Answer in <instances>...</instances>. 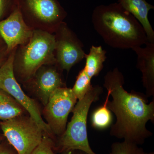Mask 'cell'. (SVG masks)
<instances>
[{
  "instance_id": "6da1fadb",
  "label": "cell",
  "mask_w": 154,
  "mask_h": 154,
  "mask_svg": "<svg viewBox=\"0 0 154 154\" xmlns=\"http://www.w3.org/2000/svg\"><path fill=\"white\" fill-rule=\"evenodd\" d=\"M124 77L117 68L107 72L103 85L110 93L107 108L116 117L111 126L110 135L138 145L143 144L152 133L146 127L148 122L154 121V100L148 103L146 96L123 88Z\"/></svg>"
},
{
  "instance_id": "7a4b0ae2",
  "label": "cell",
  "mask_w": 154,
  "mask_h": 154,
  "mask_svg": "<svg viewBox=\"0 0 154 154\" xmlns=\"http://www.w3.org/2000/svg\"><path fill=\"white\" fill-rule=\"evenodd\" d=\"M91 19L96 32L113 48L132 49L148 42L140 23L118 2L97 6Z\"/></svg>"
},
{
  "instance_id": "3957f363",
  "label": "cell",
  "mask_w": 154,
  "mask_h": 154,
  "mask_svg": "<svg viewBox=\"0 0 154 154\" xmlns=\"http://www.w3.org/2000/svg\"><path fill=\"white\" fill-rule=\"evenodd\" d=\"M54 49V34L33 30L28 43L18 46L15 51L14 73L19 83L28 82L42 66L56 64Z\"/></svg>"
},
{
  "instance_id": "277c9868",
  "label": "cell",
  "mask_w": 154,
  "mask_h": 154,
  "mask_svg": "<svg viewBox=\"0 0 154 154\" xmlns=\"http://www.w3.org/2000/svg\"><path fill=\"white\" fill-rule=\"evenodd\" d=\"M103 88L99 85L92 86L82 99L78 100L73 110L71 121L64 132L54 141V149L59 152L72 150H80L88 154H96L91 149L88 141L87 118L93 102L99 99Z\"/></svg>"
},
{
  "instance_id": "5b68a950",
  "label": "cell",
  "mask_w": 154,
  "mask_h": 154,
  "mask_svg": "<svg viewBox=\"0 0 154 154\" xmlns=\"http://www.w3.org/2000/svg\"><path fill=\"white\" fill-rule=\"evenodd\" d=\"M18 7L30 28L52 34L67 15L58 0H19Z\"/></svg>"
},
{
  "instance_id": "8992f818",
  "label": "cell",
  "mask_w": 154,
  "mask_h": 154,
  "mask_svg": "<svg viewBox=\"0 0 154 154\" xmlns=\"http://www.w3.org/2000/svg\"><path fill=\"white\" fill-rule=\"evenodd\" d=\"M0 127L18 154H31L45 135L32 117L25 114L1 122Z\"/></svg>"
},
{
  "instance_id": "52a82bcc",
  "label": "cell",
  "mask_w": 154,
  "mask_h": 154,
  "mask_svg": "<svg viewBox=\"0 0 154 154\" xmlns=\"http://www.w3.org/2000/svg\"><path fill=\"white\" fill-rule=\"evenodd\" d=\"M17 48L11 51L5 61L0 66V89L17 100L29 113L30 117L37 122L45 134L53 139L54 136L49 127L42 119L38 104L35 100L25 94L15 77L14 60Z\"/></svg>"
},
{
  "instance_id": "ba28073f",
  "label": "cell",
  "mask_w": 154,
  "mask_h": 154,
  "mask_svg": "<svg viewBox=\"0 0 154 154\" xmlns=\"http://www.w3.org/2000/svg\"><path fill=\"white\" fill-rule=\"evenodd\" d=\"M77 102L72 88L66 87L58 88L50 97L44 106L43 115L54 137L64 132L69 115Z\"/></svg>"
},
{
  "instance_id": "9c48e42d",
  "label": "cell",
  "mask_w": 154,
  "mask_h": 154,
  "mask_svg": "<svg viewBox=\"0 0 154 154\" xmlns=\"http://www.w3.org/2000/svg\"><path fill=\"white\" fill-rule=\"evenodd\" d=\"M55 38L56 65L61 71L69 72L85 58L84 45L67 24L63 22L54 33Z\"/></svg>"
},
{
  "instance_id": "30bf717a",
  "label": "cell",
  "mask_w": 154,
  "mask_h": 154,
  "mask_svg": "<svg viewBox=\"0 0 154 154\" xmlns=\"http://www.w3.org/2000/svg\"><path fill=\"white\" fill-rule=\"evenodd\" d=\"M61 71L56 64L42 66L24 85L37 96L44 106L58 88L66 87L61 75Z\"/></svg>"
},
{
  "instance_id": "8fae6325",
  "label": "cell",
  "mask_w": 154,
  "mask_h": 154,
  "mask_svg": "<svg viewBox=\"0 0 154 154\" xmlns=\"http://www.w3.org/2000/svg\"><path fill=\"white\" fill-rule=\"evenodd\" d=\"M33 30L25 23L19 7L0 21V36L8 54L18 46L27 44L32 37Z\"/></svg>"
},
{
  "instance_id": "7c38bea8",
  "label": "cell",
  "mask_w": 154,
  "mask_h": 154,
  "mask_svg": "<svg viewBox=\"0 0 154 154\" xmlns=\"http://www.w3.org/2000/svg\"><path fill=\"white\" fill-rule=\"evenodd\" d=\"M145 47L132 48L137 55V67L142 73L143 85L148 96H154V42H147Z\"/></svg>"
},
{
  "instance_id": "4fadbf2b",
  "label": "cell",
  "mask_w": 154,
  "mask_h": 154,
  "mask_svg": "<svg viewBox=\"0 0 154 154\" xmlns=\"http://www.w3.org/2000/svg\"><path fill=\"white\" fill-rule=\"evenodd\" d=\"M118 3L136 18L143 27L149 42H154V31L149 21V12L154 6L146 0H118Z\"/></svg>"
},
{
  "instance_id": "5bb4252c",
  "label": "cell",
  "mask_w": 154,
  "mask_h": 154,
  "mask_svg": "<svg viewBox=\"0 0 154 154\" xmlns=\"http://www.w3.org/2000/svg\"><path fill=\"white\" fill-rule=\"evenodd\" d=\"M106 51L102 46L92 45L88 54H86L85 68L88 76L92 79L97 76L103 68V63L107 59Z\"/></svg>"
},
{
  "instance_id": "9a60e30c",
  "label": "cell",
  "mask_w": 154,
  "mask_h": 154,
  "mask_svg": "<svg viewBox=\"0 0 154 154\" xmlns=\"http://www.w3.org/2000/svg\"><path fill=\"white\" fill-rule=\"evenodd\" d=\"M27 112L17 100L0 89V120L6 121Z\"/></svg>"
},
{
  "instance_id": "2e32d148",
  "label": "cell",
  "mask_w": 154,
  "mask_h": 154,
  "mask_svg": "<svg viewBox=\"0 0 154 154\" xmlns=\"http://www.w3.org/2000/svg\"><path fill=\"white\" fill-rule=\"evenodd\" d=\"M110 96V93L107 91V97L103 105L97 108L92 114L91 123L94 128L105 129L110 126L112 123L111 112L107 107V101Z\"/></svg>"
},
{
  "instance_id": "e0dca14e",
  "label": "cell",
  "mask_w": 154,
  "mask_h": 154,
  "mask_svg": "<svg viewBox=\"0 0 154 154\" xmlns=\"http://www.w3.org/2000/svg\"><path fill=\"white\" fill-rule=\"evenodd\" d=\"M91 79L84 68L79 73L74 85L72 88L78 100L82 99L92 88Z\"/></svg>"
},
{
  "instance_id": "ac0fdd59",
  "label": "cell",
  "mask_w": 154,
  "mask_h": 154,
  "mask_svg": "<svg viewBox=\"0 0 154 154\" xmlns=\"http://www.w3.org/2000/svg\"><path fill=\"white\" fill-rule=\"evenodd\" d=\"M139 148L136 144L124 140L122 142L113 143L110 154H136Z\"/></svg>"
},
{
  "instance_id": "d6986e66",
  "label": "cell",
  "mask_w": 154,
  "mask_h": 154,
  "mask_svg": "<svg viewBox=\"0 0 154 154\" xmlns=\"http://www.w3.org/2000/svg\"><path fill=\"white\" fill-rule=\"evenodd\" d=\"M31 154H56L54 149V141L48 136L44 135L40 143Z\"/></svg>"
},
{
  "instance_id": "ffe728a7",
  "label": "cell",
  "mask_w": 154,
  "mask_h": 154,
  "mask_svg": "<svg viewBox=\"0 0 154 154\" xmlns=\"http://www.w3.org/2000/svg\"><path fill=\"white\" fill-rule=\"evenodd\" d=\"M19 0H0V21L8 17L18 7Z\"/></svg>"
},
{
  "instance_id": "44dd1931",
  "label": "cell",
  "mask_w": 154,
  "mask_h": 154,
  "mask_svg": "<svg viewBox=\"0 0 154 154\" xmlns=\"http://www.w3.org/2000/svg\"><path fill=\"white\" fill-rule=\"evenodd\" d=\"M9 55V54L7 51L6 45L0 48V66L5 61Z\"/></svg>"
},
{
  "instance_id": "7402d4cb",
  "label": "cell",
  "mask_w": 154,
  "mask_h": 154,
  "mask_svg": "<svg viewBox=\"0 0 154 154\" xmlns=\"http://www.w3.org/2000/svg\"><path fill=\"white\" fill-rule=\"evenodd\" d=\"M0 154H16L15 152L6 147L0 146Z\"/></svg>"
},
{
  "instance_id": "603a6c76",
  "label": "cell",
  "mask_w": 154,
  "mask_h": 154,
  "mask_svg": "<svg viewBox=\"0 0 154 154\" xmlns=\"http://www.w3.org/2000/svg\"><path fill=\"white\" fill-rule=\"evenodd\" d=\"M61 153V154H88L85 152L80 150H72L68 151L63 152Z\"/></svg>"
},
{
  "instance_id": "cb8c5ba5",
  "label": "cell",
  "mask_w": 154,
  "mask_h": 154,
  "mask_svg": "<svg viewBox=\"0 0 154 154\" xmlns=\"http://www.w3.org/2000/svg\"><path fill=\"white\" fill-rule=\"evenodd\" d=\"M136 154H154V152H150L149 153H145L144 152L143 149L141 148H140Z\"/></svg>"
},
{
  "instance_id": "d4e9b609",
  "label": "cell",
  "mask_w": 154,
  "mask_h": 154,
  "mask_svg": "<svg viewBox=\"0 0 154 154\" xmlns=\"http://www.w3.org/2000/svg\"><path fill=\"white\" fill-rule=\"evenodd\" d=\"M5 45V42L3 41L2 38L0 36V48H2Z\"/></svg>"
},
{
  "instance_id": "484cf974",
  "label": "cell",
  "mask_w": 154,
  "mask_h": 154,
  "mask_svg": "<svg viewBox=\"0 0 154 154\" xmlns=\"http://www.w3.org/2000/svg\"><path fill=\"white\" fill-rule=\"evenodd\" d=\"M1 141H2V140H1V138H0V146H1Z\"/></svg>"
},
{
  "instance_id": "4316f807",
  "label": "cell",
  "mask_w": 154,
  "mask_h": 154,
  "mask_svg": "<svg viewBox=\"0 0 154 154\" xmlns=\"http://www.w3.org/2000/svg\"></svg>"
}]
</instances>
